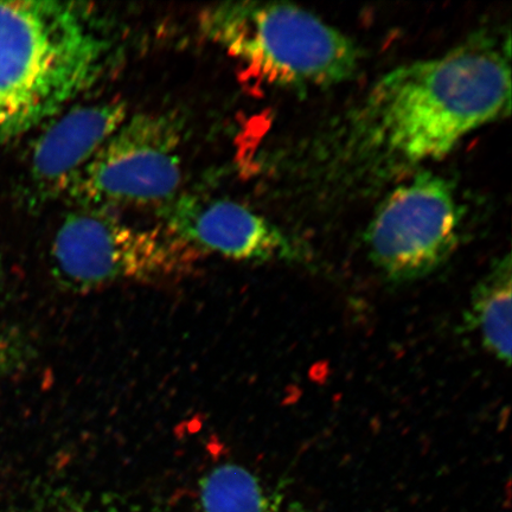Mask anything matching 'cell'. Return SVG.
I'll return each instance as SVG.
<instances>
[{
  "label": "cell",
  "instance_id": "6da1fadb",
  "mask_svg": "<svg viewBox=\"0 0 512 512\" xmlns=\"http://www.w3.org/2000/svg\"><path fill=\"white\" fill-rule=\"evenodd\" d=\"M511 112L509 32L482 30L447 53L403 64L294 153L298 178L342 194L443 159Z\"/></svg>",
  "mask_w": 512,
  "mask_h": 512
},
{
  "label": "cell",
  "instance_id": "7a4b0ae2",
  "mask_svg": "<svg viewBox=\"0 0 512 512\" xmlns=\"http://www.w3.org/2000/svg\"><path fill=\"white\" fill-rule=\"evenodd\" d=\"M119 51L92 4L0 2V138L22 136L73 105Z\"/></svg>",
  "mask_w": 512,
  "mask_h": 512
},
{
  "label": "cell",
  "instance_id": "3957f363",
  "mask_svg": "<svg viewBox=\"0 0 512 512\" xmlns=\"http://www.w3.org/2000/svg\"><path fill=\"white\" fill-rule=\"evenodd\" d=\"M202 34L268 85L310 92L341 85L362 50L343 31L291 3L229 2L200 14Z\"/></svg>",
  "mask_w": 512,
  "mask_h": 512
},
{
  "label": "cell",
  "instance_id": "277c9868",
  "mask_svg": "<svg viewBox=\"0 0 512 512\" xmlns=\"http://www.w3.org/2000/svg\"><path fill=\"white\" fill-rule=\"evenodd\" d=\"M200 256L162 227L133 226L108 210L88 208L66 216L51 247L54 277L72 293L128 281H176L195 270Z\"/></svg>",
  "mask_w": 512,
  "mask_h": 512
},
{
  "label": "cell",
  "instance_id": "5b68a950",
  "mask_svg": "<svg viewBox=\"0 0 512 512\" xmlns=\"http://www.w3.org/2000/svg\"><path fill=\"white\" fill-rule=\"evenodd\" d=\"M418 171L383 198L363 235L370 261L392 283L437 271L462 238L464 208L456 187L435 172Z\"/></svg>",
  "mask_w": 512,
  "mask_h": 512
},
{
  "label": "cell",
  "instance_id": "8992f818",
  "mask_svg": "<svg viewBox=\"0 0 512 512\" xmlns=\"http://www.w3.org/2000/svg\"><path fill=\"white\" fill-rule=\"evenodd\" d=\"M184 126L169 113L128 115L67 191L88 209L163 206L179 194Z\"/></svg>",
  "mask_w": 512,
  "mask_h": 512
},
{
  "label": "cell",
  "instance_id": "52a82bcc",
  "mask_svg": "<svg viewBox=\"0 0 512 512\" xmlns=\"http://www.w3.org/2000/svg\"><path fill=\"white\" fill-rule=\"evenodd\" d=\"M166 232L197 253L245 262H305L309 254L283 228L239 202L178 194L159 207Z\"/></svg>",
  "mask_w": 512,
  "mask_h": 512
},
{
  "label": "cell",
  "instance_id": "ba28073f",
  "mask_svg": "<svg viewBox=\"0 0 512 512\" xmlns=\"http://www.w3.org/2000/svg\"><path fill=\"white\" fill-rule=\"evenodd\" d=\"M128 115L126 102L113 98L68 107L51 119L30 159V184L38 200L66 196Z\"/></svg>",
  "mask_w": 512,
  "mask_h": 512
},
{
  "label": "cell",
  "instance_id": "9c48e42d",
  "mask_svg": "<svg viewBox=\"0 0 512 512\" xmlns=\"http://www.w3.org/2000/svg\"><path fill=\"white\" fill-rule=\"evenodd\" d=\"M511 256L498 259L473 290L465 313L467 330L475 331L486 351L498 361L511 363Z\"/></svg>",
  "mask_w": 512,
  "mask_h": 512
},
{
  "label": "cell",
  "instance_id": "30bf717a",
  "mask_svg": "<svg viewBox=\"0 0 512 512\" xmlns=\"http://www.w3.org/2000/svg\"><path fill=\"white\" fill-rule=\"evenodd\" d=\"M200 502L202 512H275L258 477L232 463L216 466L203 477Z\"/></svg>",
  "mask_w": 512,
  "mask_h": 512
},
{
  "label": "cell",
  "instance_id": "8fae6325",
  "mask_svg": "<svg viewBox=\"0 0 512 512\" xmlns=\"http://www.w3.org/2000/svg\"><path fill=\"white\" fill-rule=\"evenodd\" d=\"M32 354L34 348L22 332H0V381L27 366Z\"/></svg>",
  "mask_w": 512,
  "mask_h": 512
}]
</instances>
